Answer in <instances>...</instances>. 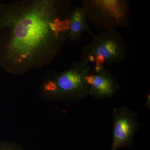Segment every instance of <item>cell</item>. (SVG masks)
<instances>
[{"mask_svg":"<svg viewBox=\"0 0 150 150\" xmlns=\"http://www.w3.org/2000/svg\"><path fill=\"white\" fill-rule=\"evenodd\" d=\"M88 19L104 29L129 27L131 4L128 0H82Z\"/></svg>","mask_w":150,"mask_h":150,"instance_id":"277c9868","label":"cell"},{"mask_svg":"<svg viewBox=\"0 0 150 150\" xmlns=\"http://www.w3.org/2000/svg\"><path fill=\"white\" fill-rule=\"evenodd\" d=\"M145 106L149 108V109L150 108V93L148 95L147 98L146 102L145 103Z\"/></svg>","mask_w":150,"mask_h":150,"instance_id":"9c48e42d","label":"cell"},{"mask_svg":"<svg viewBox=\"0 0 150 150\" xmlns=\"http://www.w3.org/2000/svg\"><path fill=\"white\" fill-rule=\"evenodd\" d=\"M112 114L113 139L110 150L133 147L134 137L140 126L137 113L132 109L123 105L113 108Z\"/></svg>","mask_w":150,"mask_h":150,"instance_id":"5b68a950","label":"cell"},{"mask_svg":"<svg viewBox=\"0 0 150 150\" xmlns=\"http://www.w3.org/2000/svg\"><path fill=\"white\" fill-rule=\"evenodd\" d=\"M70 31L68 40L73 42L79 41L84 32L91 35L90 28L88 23L87 13L83 6H72L69 16Z\"/></svg>","mask_w":150,"mask_h":150,"instance_id":"52a82bcc","label":"cell"},{"mask_svg":"<svg viewBox=\"0 0 150 150\" xmlns=\"http://www.w3.org/2000/svg\"><path fill=\"white\" fill-rule=\"evenodd\" d=\"M70 0L0 1V68L21 76L51 64L70 31Z\"/></svg>","mask_w":150,"mask_h":150,"instance_id":"6da1fadb","label":"cell"},{"mask_svg":"<svg viewBox=\"0 0 150 150\" xmlns=\"http://www.w3.org/2000/svg\"><path fill=\"white\" fill-rule=\"evenodd\" d=\"M0 150H25L16 142L11 141H0Z\"/></svg>","mask_w":150,"mask_h":150,"instance_id":"ba28073f","label":"cell"},{"mask_svg":"<svg viewBox=\"0 0 150 150\" xmlns=\"http://www.w3.org/2000/svg\"><path fill=\"white\" fill-rule=\"evenodd\" d=\"M91 43L84 46L81 51V60L95 62L96 66L104 63L116 64L126 60V46L123 35L116 29L104 30L90 35Z\"/></svg>","mask_w":150,"mask_h":150,"instance_id":"3957f363","label":"cell"},{"mask_svg":"<svg viewBox=\"0 0 150 150\" xmlns=\"http://www.w3.org/2000/svg\"><path fill=\"white\" fill-rule=\"evenodd\" d=\"M90 78L88 96L98 100L111 98L120 85L110 70L103 66H96Z\"/></svg>","mask_w":150,"mask_h":150,"instance_id":"8992f818","label":"cell"},{"mask_svg":"<svg viewBox=\"0 0 150 150\" xmlns=\"http://www.w3.org/2000/svg\"><path fill=\"white\" fill-rule=\"evenodd\" d=\"M93 73L89 62L76 61L62 71H54L43 79L40 99L51 102H80L88 96L90 78Z\"/></svg>","mask_w":150,"mask_h":150,"instance_id":"7a4b0ae2","label":"cell"}]
</instances>
